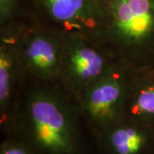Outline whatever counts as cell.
Segmentation results:
<instances>
[{
    "instance_id": "277c9868",
    "label": "cell",
    "mask_w": 154,
    "mask_h": 154,
    "mask_svg": "<svg viewBox=\"0 0 154 154\" xmlns=\"http://www.w3.org/2000/svg\"><path fill=\"white\" fill-rule=\"evenodd\" d=\"M134 71L116 63L84 92L78 101L83 119L95 138L125 115Z\"/></svg>"
},
{
    "instance_id": "8fae6325",
    "label": "cell",
    "mask_w": 154,
    "mask_h": 154,
    "mask_svg": "<svg viewBox=\"0 0 154 154\" xmlns=\"http://www.w3.org/2000/svg\"><path fill=\"white\" fill-rule=\"evenodd\" d=\"M0 154H36L25 143L14 138L4 136L0 144Z\"/></svg>"
},
{
    "instance_id": "52a82bcc",
    "label": "cell",
    "mask_w": 154,
    "mask_h": 154,
    "mask_svg": "<svg viewBox=\"0 0 154 154\" xmlns=\"http://www.w3.org/2000/svg\"><path fill=\"white\" fill-rule=\"evenodd\" d=\"M25 18L0 28L1 128L13 114L27 80L19 55V38Z\"/></svg>"
},
{
    "instance_id": "9c48e42d",
    "label": "cell",
    "mask_w": 154,
    "mask_h": 154,
    "mask_svg": "<svg viewBox=\"0 0 154 154\" xmlns=\"http://www.w3.org/2000/svg\"><path fill=\"white\" fill-rule=\"evenodd\" d=\"M124 116L154 129V69L134 72Z\"/></svg>"
},
{
    "instance_id": "ba28073f",
    "label": "cell",
    "mask_w": 154,
    "mask_h": 154,
    "mask_svg": "<svg viewBox=\"0 0 154 154\" xmlns=\"http://www.w3.org/2000/svg\"><path fill=\"white\" fill-rule=\"evenodd\" d=\"M98 154H154V129L123 116L96 138Z\"/></svg>"
},
{
    "instance_id": "30bf717a",
    "label": "cell",
    "mask_w": 154,
    "mask_h": 154,
    "mask_svg": "<svg viewBox=\"0 0 154 154\" xmlns=\"http://www.w3.org/2000/svg\"><path fill=\"white\" fill-rule=\"evenodd\" d=\"M28 0H0V28L28 16Z\"/></svg>"
},
{
    "instance_id": "8992f818",
    "label": "cell",
    "mask_w": 154,
    "mask_h": 154,
    "mask_svg": "<svg viewBox=\"0 0 154 154\" xmlns=\"http://www.w3.org/2000/svg\"><path fill=\"white\" fill-rule=\"evenodd\" d=\"M28 14L66 35L96 37L99 0H28Z\"/></svg>"
},
{
    "instance_id": "6da1fadb",
    "label": "cell",
    "mask_w": 154,
    "mask_h": 154,
    "mask_svg": "<svg viewBox=\"0 0 154 154\" xmlns=\"http://www.w3.org/2000/svg\"><path fill=\"white\" fill-rule=\"evenodd\" d=\"M28 80V79H27ZM16 109L1 131L36 154H98L96 140L78 104L57 82L28 80Z\"/></svg>"
},
{
    "instance_id": "3957f363",
    "label": "cell",
    "mask_w": 154,
    "mask_h": 154,
    "mask_svg": "<svg viewBox=\"0 0 154 154\" xmlns=\"http://www.w3.org/2000/svg\"><path fill=\"white\" fill-rule=\"evenodd\" d=\"M119 62L98 39L85 35H66L57 83L78 103L92 84Z\"/></svg>"
},
{
    "instance_id": "7a4b0ae2",
    "label": "cell",
    "mask_w": 154,
    "mask_h": 154,
    "mask_svg": "<svg viewBox=\"0 0 154 154\" xmlns=\"http://www.w3.org/2000/svg\"><path fill=\"white\" fill-rule=\"evenodd\" d=\"M95 38L132 71L154 69V0H99Z\"/></svg>"
},
{
    "instance_id": "5b68a950",
    "label": "cell",
    "mask_w": 154,
    "mask_h": 154,
    "mask_svg": "<svg viewBox=\"0 0 154 154\" xmlns=\"http://www.w3.org/2000/svg\"><path fill=\"white\" fill-rule=\"evenodd\" d=\"M66 34L28 14L19 38V55L28 80L57 82Z\"/></svg>"
}]
</instances>
